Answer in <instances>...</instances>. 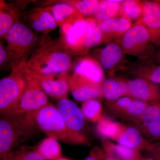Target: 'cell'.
Returning <instances> with one entry per match:
<instances>
[{
	"mask_svg": "<svg viewBox=\"0 0 160 160\" xmlns=\"http://www.w3.org/2000/svg\"><path fill=\"white\" fill-rule=\"evenodd\" d=\"M34 113L1 114V158L34 135L35 130L38 129L33 121Z\"/></svg>",
	"mask_w": 160,
	"mask_h": 160,
	"instance_id": "6da1fadb",
	"label": "cell"
},
{
	"mask_svg": "<svg viewBox=\"0 0 160 160\" xmlns=\"http://www.w3.org/2000/svg\"><path fill=\"white\" fill-rule=\"evenodd\" d=\"M114 43L119 45L126 54L135 57L139 60L152 58L155 52L149 29L143 24L141 18Z\"/></svg>",
	"mask_w": 160,
	"mask_h": 160,
	"instance_id": "7a4b0ae2",
	"label": "cell"
},
{
	"mask_svg": "<svg viewBox=\"0 0 160 160\" xmlns=\"http://www.w3.org/2000/svg\"><path fill=\"white\" fill-rule=\"evenodd\" d=\"M33 121L37 128L48 137L72 144L69 133L57 107L47 105L35 112Z\"/></svg>",
	"mask_w": 160,
	"mask_h": 160,
	"instance_id": "3957f363",
	"label": "cell"
},
{
	"mask_svg": "<svg viewBox=\"0 0 160 160\" xmlns=\"http://www.w3.org/2000/svg\"><path fill=\"white\" fill-rule=\"evenodd\" d=\"M57 108L66 125L72 144L87 145L88 139L84 132L86 119L81 109L66 98L60 99Z\"/></svg>",
	"mask_w": 160,
	"mask_h": 160,
	"instance_id": "277c9868",
	"label": "cell"
},
{
	"mask_svg": "<svg viewBox=\"0 0 160 160\" xmlns=\"http://www.w3.org/2000/svg\"><path fill=\"white\" fill-rule=\"evenodd\" d=\"M149 102L130 97H123L117 100L107 101L109 112L115 117L126 122L138 125Z\"/></svg>",
	"mask_w": 160,
	"mask_h": 160,
	"instance_id": "5b68a950",
	"label": "cell"
},
{
	"mask_svg": "<svg viewBox=\"0 0 160 160\" xmlns=\"http://www.w3.org/2000/svg\"><path fill=\"white\" fill-rule=\"evenodd\" d=\"M49 104L45 92L34 83L23 91L16 107L6 114L34 113Z\"/></svg>",
	"mask_w": 160,
	"mask_h": 160,
	"instance_id": "8992f818",
	"label": "cell"
},
{
	"mask_svg": "<svg viewBox=\"0 0 160 160\" xmlns=\"http://www.w3.org/2000/svg\"><path fill=\"white\" fill-rule=\"evenodd\" d=\"M126 55L116 43L107 44L100 52L101 66L112 77L117 72L128 70L130 63L126 59Z\"/></svg>",
	"mask_w": 160,
	"mask_h": 160,
	"instance_id": "52a82bcc",
	"label": "cell"
},
{
	"mask_svg": "<svg viewBox=\"0 0 160 160\" xmlns=\"http://www.w3.org/2000/svg\"><path fill=\"white\" fill-rule=\"evenodd\" d=\"M24 84L12 77L0 81V112L6 114L12 111L17 106L23 92Z\"/></svg>",
	"mask_w": 160,
	"mask_h": 160,
	"instance_id": "ba28073f",
	"label": "cell"
},
{
	"mask_svg": "<svg viewBox=\"0 0 160 160\" xmlns=\"http://www.w3.org/2000/svg\"><path fill=\"white\" fill-rule=\"evenodd\" d=\"M135 127L149 142L160 141V100L149 102L142 121Z\"/></svg>",
	"mask_w": 160,
	"mask_h": 160,
	"instance_id": "9c48e42d",
	"label": "cell"
},
{
	"mask_svg": "<svg viewBox=\"0 0 160 160\" xmlns=\"http://www.w3.org/2000/svg\"><path fill=\"white\" fill-rule=\"evenodd\" d=\"M132 21L124 16L105 20L98 24L102 41L106 44L114 42L133 26Z\"/></svg>",
	"mask_w": 160,
	"mask_h": 160,
	"instance_id": "30bf717a",
	"label": "cell"
},
{
	"mask_svg": "<svg viewBox=\"0 0 160 160\" xmlns=\"http://www.w3.org/2000/svg\"><path fill=\"white\" fill-rule=\"evenodd\" d=\"M127 83L128 97L147 102L160 100V89L156 84L140 78L127 80Z\"/></svg>",
	"mask_w": 160,
	"mask_h": 160,
	"instance_id": "8fae6325",
	"label": "cell"
},
{
	"mask_svg": "<svg viewBox=\"0 0 160 160\" xmlns=\"http://www.w3.org/2000/svg\"><path fill=\"white\" fill-rule=\"evenodd\" d=\"M79 76L78 78L72 85V95L75 99L83 102L90 99L104 97L102 85Z\"/></svg>",
	"mask_w": 160,
	"mask_h": 160,
	"instance_id": "7c38bea8",
	"label": "cell"
},
{
	"mask_svg": "<svg viewBox=\"0 0 160 160\" xmlns=\"http://www.w3.org/2000/svg\"><path fill=\"white\" fill-rule=\"evenodd\" d=\"M115 142L118 144L132 149L147 151L151 143L143 137L141 132L135 126L125 125Z\"/></svg>",
	"mask_w": 160,
	"mask_h": 160,
	"instance_id": "4fadbf2b",
	"label": "cell"
},
{
	"mask_svg": "<svg viewBox=\"0 0 160 160\" xmlns=\"http://www.w3.org/2000/svg\"><path fill=\"white\" fill-rule=\"evenodd\" d=\"M128 70L135 78L160 84V65L156 64L152 58L139 60L137 62L130 64Z\"/></svg>",
	"mask_w": 160,
	"mask_h": 160,
	"instance_id": "5bb4252c",
	"label": "cell"
},
{
	"mask_svg": "<svg viewBox=\"0 0 160 160\" xmlns=\"http://www.w3.org/2000/svg\"><path fill=\"white\" fill-rule=\"evenodd\" d=\"M75 70L78 75L99 85H102L105 80L102 66L91 59L80 61L76 66Z\"/></svg>",
	"mask_w": 160,
	"mask_h": 160,
	"instance_id": "9a60e30c",
	"label": "cell"
},
{
	"mask_svg": "<svg viewBox=\"0 0 160 160\" xmlns=\"http://www.w3.org/2000/svg\"><path fill=\"white\" fill-rule=\"evenodd\" d=\"M103 149L118 160H146L143 158L138 149H132L119 144L112 142L108 139L102 138V140Z\"/></svg>",
	"mask_w": 160,
	"mask_h": 160,
	"instance_id": "2e32d148",
	"label": "cell"
},
{
	"mask_svg": "<svg viewBox=\"0 0 160 160\" xmlns=\"http://www.w3.org/2000/svg\"><path fill=\"white\" fill-rule=\"evenodd\" d=\"M102 91L103 96L107 101H114L123 97L128 96L127 80L112 77L105 79L103 83Z\"/></svg>",
	"mask_w": 160,
	"mask_h": 160,
	"instance_id": "e0dca14e",
	"label": "cell"
},
{
	"mask_svg": "<svg viewBox=\"0 0 160 160\" xmlns=\"http://www.w3.org/2000/svg\"><path fill=\"white\" fill-rule=\"evenodd\" d=\"M141 20L148 29L160 28V4L157 1H142Z\"/></svg>",
	"mask_w": 160,
	"mask_h": 160,
	"instance_id": "ac0fdd59",
	"label": "cell"
},
{
	"mask_svg": "<svg viewBox=\"0 0 160 160\" xmlns=\"http://www.w3.org/2000/svg\"><path fill=\"white\" fill-rule=\"evenodd\" d=\"M32 33L31 30L21 23H15L7 32V39L10 43L18 46H26L31 42Z\"/></svg>",
	"mask_w": 160,
	"mask_h": 160,
	"instance_id": "d6986e66",
	"label": "cell"
},
{
	"mask_svg": "<svg viewBox=\"0 0 160 160\" xmlns=\"http://www.w3.org/2000/svg\"><path fill=\"white\" fill-rule=\"evenodd\" d=\"M121 0H103L100 1L96 18L100 23L105 20L120 16Z\"/></svg>",
	"mask_w": 160,
	"mask_h": 160,
	"instance_id": "ffe728a7",
	"label": "cell"
},
{
	"mask_svg": "<svg viewBox=\"0 0 160 160\" xmlns=\"http://www.w3.org/2000/svg\"><path fill=\"white\" fill-rule=\"evenodd\" d=\"M46 160H57L62 158V150L58 140L47 137L42 140L36 148Z\"/></svg>",
	"mask_w": 160,
	"mask_h": 160,
	"instance_id": "44dd1931",
	"label": "cell"
},
{
	"mask_svg": "<svg viewBox=\"0 0 160 160\" xmlns=\"http://www.w3.org/2000/svg\"><path fill=\"white\" fill-rule=\"evenodd\" d=\"M70 64L69 57L64 52H58L52 54L48 63L42 69L45 74H50L56 72L66 71Z\"/></svg>",
	"mask_w": 160,
	"mask_h": 160,
	"instance_id": "7402d4cb",
	"label": "cell"
},
{
	"mask_svg": "<svg viewBox=\"0 0 160 160\" xmlns=\"http://www.w3.org/2000/svg\"><path fill=\"white\" fill-rule=\"evenodd\" d=\"M124 124L103 116L97 122V130L103 138L115 141L122 131Z\"/></svg>",
	"mask_w": 160,
	"mask_h": 160,
	"instance_id": "603a6c76",
	"label": "cell"
},
{
	"mask_svg": "<svg viewBox=\"0 0 160 160\" xmlns=\"http://www.w3.org/2000/svg\"><path fill=\"white\" fill-rule=\"evenodd\" d=\"M40 85L43 90L49 95L62 98L67 93L69 88L68 83L64 79H43L41 80Z\"/></svg>",
	"mask_w": 160,
	"mask_h": 160,
	"instance_id": "cb8c5ba5",
	"label": "cell"
},
{
	"mask_svg": "<svg viewBox=\"0 0 160 160\" xmlns=\"http://www.w3.org/2000/svg\"><path fill=\"white\" fill-rule=\"evenodd\" d=\"M81 110L86 120L97 123L103 116L102 103L96 98H92L83 102Z\"/></svg>",
	"mask_w": 160,
	"mask_h": 160,
	"instance_id": "d4e9b609",
	"label": "cell"
},
{
	"mask_svg": "<svg viewBox=\"0 0 160 160\" xmlns=\"http://www.w3.org/2000/svg\"><path fill=\"white\" fill-rule=\"evenodd\" d=\"M87 22V29L82 45L85 48H89L98 45L102 42V32L98 25L93 19H89Z\"/></svg>",
	"mask_w": 160,
	"mask_h": 160,
	"instance_id": "484cf974",
	"label": "cell"
},
{
	"mask_svg": "<svg viewBox=\"0 0 160 160\" xmlns=\"http://www.w3.org/2000/svg\"><path fill=\"white\" fill-rule=\"evenodd\" d=\"M142 1L126 0L121 3L120 16L129 18L132 21L138 22L142 16Z\"/></svg>",
	"mask_w": 160,
	"mask_h": 160,
	"instance_id": "4316f807",
	"label": "cell"
},
{
	"mask_svg": "<svg viewBox=\"0 0 160 160\" xmlns=\"http://www.w3.org/2000/svg\"><path fill=\"white\" fill-rule=\"evenodd\" d=\"M87 22L83 19L78 20L70 27L66 34V39L69 44L74 45L83 39L87 29Z\"/></svg>",
	"mask_w": 160,
	"mask_h": 160,
	"instance_id": "83f0119b",
	"label": "cell"
},
{
	"mask_svg": "<svg viewBox=\"0 0 160 160\" xmlns=\"http://www.w3.org/2000/svg\"><path fill=\"white\" fill-rule=\"evenodd\" d=\"M2 160H46L36 149L22 147L19 150L9 152L1 158Z\"/></svg>",
	"mask_w": 160,
	"mask_h": 160,
	"instance_id": "f1b7e54d",
	"label": "cell"
},
{
	"mask_svg": "<svg viewBox=\"0 0 160 160\" xmlns=\"http://www.w3.org/2000/svg\"><path fill=\"white\" fill-rule=\"evenodd\" d=\"M56 26V24L54 18L47 12H43L40 17L35 20L32 23L33 28L38 31L53 29Z\"/></svg>",
	"mask_w": 160,
	"mask_h": 160,
	"instance_id": "f546056e",
	"label": "cell"
},
{
	"mask_svg": "<svg viewBox=\"0 0 160 160\" xmlns=\"http://www.w3.org/2000/svg\"><path fill=\"white\" fill-rule=\"evenodd\" d=\"M100 1L97 0H83L75 3V7L78 11L85 15H91L96 13Z\"/></svg>",
	"mask_w": 160,
	"mask_h": 160,
	"instance_id": "4dcf8cb0",
	"label": "cell"
},
{
	"mask_svg": "<svg viewBox=\"0 0 160 160\" xmlns=\"http://www.w3.org/2000/svg\"><path fill=\"white\" fill-rule=\"evenodd\" d=\"M73 9L71 6L64 4L55 5L52 9V17L56 21H60L67 17L73 12Z\"/></svg>",
	"mask_w": 160,
	"mask_h": 160,
	"instance_id": "1f68e13d",
	"label": "cell"
},
{
	"mask_svg": "<svg viewBox=\"0 0 160 160\" xmlns=\"http://www.w3.org/2000/svg\"><path fill=\"white\" fill-rule=\"evenodd\" d=\"M12 19L10 16L5 13L0 15V35L1 36L8 32L11 28Z\"/></svg>",
	"mask_w": 160,
	"mask_h": 160,
	"instance_id": "d6a6232c",
	"label": "cell"
},
{
	"mask_svg": "<svg viewBox=\"0 0 160 160\" xmlns=\"http://www.w3.org/2000/svg\"><path fill=\"white\" fill-rule=\"evenodd\" d=\"M96 160H118L108 154L103 148L95 147L92 149L90 152Z\"/></svg>",
	"mask_w": 160,
	"mask_h": 160,
	"instance_id": "836d02e7",
	"label": "cell"
},
{
	"mask_svg": "<svg viewBox=\"0 0 160 160\" xmlns=\"http://www.w3.org/2000/svg\"><path fill=\"white\" fill-rule=\"evenodd\" d=\"M147 151L154 160H160V141L150 143Z\"/></svg>",
	"mask_w": 160,
	"mask_h": 160,
	"instance_id": "e575fe53",
	"label": "cell"
},
{
	"mask_svg": "<svg viewBox=\"0 0 160 160\" xmlns=\"http://www.w3.org/2000/svg\"><path fill=\"white\" fill-rule=\"evenodd\" d=\"M151 42L152 44L160 48V28L149 29Z\"/></svg>",
	"mask_w": 160,
	"mask_h": 160,
	"instance_id": "d590c367",
	"label": "cell"
},
{
	"mask_svg": "<svg viewBox=\"0 0 160 160\" xmlns=\"http://www.w3.org/2000/svg\"><path fill=\"white\" fill-rule=\"evenodd\" d=\"M6 58V52L4 50L2 46L1 45V46H0V64H1V65L4 62Z\"/></svg>",
	"mask_w": 160,
	"mask_h": 160,
	"instance_id": "8d00e7d4",
	"label": "cell"
},
{
	"mask_svg": "<svg viewBox=\"0 0 160 160\" xmlns=\"http://www.w3.org/2000/svg\"><path fill=\"white\" fill-rule=\"evenodd\" d=\"M152 59L154 62L160 65V48L156 52H155Z\"/></svg>",
	"mask_w": 160,
	"mask_h": 160,
	"instance_id": "74e56055",
	"label": "cell"
},
{
	"mask_svg": "<svg viewBox=\"0 0 160 160\" xmlns=\"http://www.w3.org/2000/svg\"><path fill=\"white\" fill-rule=\"evenodd\" d=\"M84 160H96L95 158L94 157L93 155L92 154H91V153H90L89 155L88 156V157H87V158H86Z\"/></svg>",
	"mask_w": 160,
	"mask_h": 160,
	"instance_id": "f35d334b",
	"label": "cell"
},
{
	"mask_svg": "<svg viewBox=\"0 0 160 160\" xmlns=\"http://www.w3.org/2000/svg\"><path fill=\"white\" fill-rule=\"evenodd\" d=\"M57 160H71L68 159L67 158H60L58 159Z\"/></svg>",
	"mask_w": 160,
	"mask_h": 160,
	"instance_id": "ab89813d",
	"label": "cell"
},
{
	"mask_svg": "<svg viewBox=\"0 0 160 160\" xmlns=\"http://www.w3.org/2000/svg\"><path fill=\"white\" fill-rule=\"evenodd\" d=\"M157 1V2H159L160 3V0H158V1Z\"/></svg>",
	"mask_w": 160,
	"mask_h": 160,
	"instance_id": "60d3db41",
	"label": "cell"
}]
</instances>
